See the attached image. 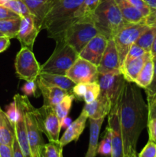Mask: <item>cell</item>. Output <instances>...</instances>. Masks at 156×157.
I'll use <instances>...</instances> for the list:
<instances>
[{
	"instance_id": "6",
	"label": "cell",
	"mask_w": 156,
	"mask_h": 157,
	"mask_svg": "<svg viewBox=\"0 0 156 157\" xmlns=\"http://www.w3.org/2000/svg\"><path fill=\"white\" fill-rule=\"evenodd\" d=\"M100 34L94 23L91 21H77L70 25L62 35L66 42L71 45L78 53L96 35Z\"/></svg>"
},
{
	"instance_id": "9",
	"label": "cell",
	"mask_w": 156,
	"mask_h": 157,
	"mask_svg": "<svg viewBox=\"0 0 156 157\" xmlns=\"http://www.w3.org/2000/svg\"><path fill=\"white\" fill-rule=\"evenodd\" d=\"M125 81L121 72L99 74L97 82L100 87L99 94L108 98L113 107L119 101Z\"/></svg>"
},
{
	"instance_id": "30",
	"label": "cell",
	"mask_w": 156,
	"mask_h": 157,
	"mask_svg": "<svg viewBox=\"0 0 156 157\" xmlns=\"http://www.w3.org/2000/svg\"><path fill=\"white\" fill-rule=\"evenodd\" d=\"M155 35L156 27L149 26L136 40V44L142 48L146 52H150Z\"/></svg>"
},
{
	"instance_id": "41",
	"label": "cell",
	"mask_w": 156,
	"mask_h": 157,
	"mask_svg": "<svg viewBox=\"0 0 156 157\" xmlns=\"http://www.w3.org/2000/svg\"><path fill=\"white\" fill-rule=\"evenodd\" d=\"M87 84L80 83V84H76L73 86L72 89V94H73L75 98H77L79 100H84V97L87 91Z\"/></svg>"
},
{
	"instance_id": "8",
	"label": "cell",
	"mask_w": 156,
	"mask_h": 157,
	"mask_svg": "<svg viewBox=\"0 0 156 157\" xmlns=\"http://www.w3.org/2000/svg\"><path fill=\"white\" fill-rule=\"evenodd\" d=\"M149 26L144 23H128L113 37L122 67L130 47ZM121 70V69H120Z\"/></svg>"
},
{
	"instance_id": "32",
	"label": "cell",
	"mask_w": 156,
	"mask_h": 157,
	"mask_svg": "<svg viewBox=\"0 0 156 157\" xmlns=\"http://www.w3.org/2000/svg\"><path fill=\"white\" fill-rule=\"evenodd\" d=\"M4 6L12 10L21 18L31 14L28 9L22 0H9L4 5Z\"/></svg>"
},
{
	"instance_id": "4",
	"label": "cell",
	"mask_w": 156,
	"mask_h": 157,
	"mask_svg": "<svg viewBox=\"0 0 156 157\" xmlns=\"http://www.w3.org/2000/svg\"><path fill=\"white\" fill-rule=\"evenodd\" d=\"M13 100L15 101L18 109L24 116L28 139L33 157H41V152L44 143L38 120V108H35L31 104L25 95L17 94L14 96Z\"/></svg>"
},
{
	"instance_id": "22",
	"label": "cell",
	"mask_w": 156,
	"mask_h": 157,
	"mask_svg": "<svg viewBox=\"0 0 156 157\" xmlns=\"http://www.w3.org/2000/svg\"><path fill=\"white\" fill-rule=\"evenodd\" d=\"M19 119H18V122L15 125V137H16L17 140H18L20 148H21L24 157H33L32 150H31L30 148V145H29L28 139L27 130H26L25 121H24V116H23L21 110H19Z\"/></svg>"
},
{
	"instance_id": "23",
	"label": "cell",
	"mask_w": 156,
	"mask_h": 157,
	"mask_svg": "<svg viewBox=\"0 0 156 157\" xmlns=\"http://www.w3.org/2000/svg\"><path fill=\"white\" fill-rule=\"evenodd\" d=\"M122 13V17L128 23H143L145 16L127 0H115Z\"/></svg>"
},
{
	"instance_id": "11",
	"label": "cell",
	"mask_w": 156,
	"mask_h": 157,
	"mask_svg": "<svg viewBox=\"0 0 156 157\" xmlns=\"http://www.w3.org/2000/svg\"><path fill=\"white\" fill-rule=\"evenodd\" d=\"M66 75L76 84L80 83L89 84L97 81L99 72L97 66L79 57L67 71Z\"/></svg>"
},
{
	"instance_id": "43",
	"label": "cell",
	"mask_w": 156,
	"mask_h": 157,
	"mask_svg": "<svg viewBox=\"0 0 156 157\" xmlns=\"http://www.w3.org/2000/svg\"><path fill=\"white\" fill-rule=\"evenodd\" d=\"M19 17L17 14L12 12L9 9L6 8L4 6H0V20L9 19V18H14ZM21 18V17H20Z\"/></svg>"
},
{
	"instance_id": "5",
	"label": "cell",
	"mask_w": 156,
	"mask_h": 157,
	"mask_svg": "<svg viewBox=\"0 0 156 157\" xmlns=\"http://www.w3.org/2000/svg\"><path fill=\"white\" fill-rule=\"evenodd\" d=\"M56 46L50 58L41 65V73L66 75L67 71L79 58V53L66 42L64 38L54 39Z\"/></svg>"
},
{
	"instance_id": "47",
	"label": "cell",
	"mask_w": 156,
	"mask_h": 157,
	"mask_svg": "<svg viewBox=\"0 0 156 157\" xmlns=\"http://www.w3.org/2000/svg\"><path fill=\"white\" fill-rule=\"evenodd\" d=\"M11 38L6 35H0V53L5 52L10 46Z\"/></svg>"
},
{
	"instance_id": "46",
	"label": "cell",
	"mask_w": 156,
	"mask_h": 157,
	"mask_svg": "<svg viewBox=\"0 0 156 157\" xmlns=\"http://www.w3.org/2000/svg\"><path fill=\"white\" fill-rule=\"evenodd\" d=\"M0 157H13L12 146L0 144Z\"/></svg>"
},
{
	"instance_id": "21",
	"label": "cell",
	"mask_w": 156,
	"mask_h": 157,
	"mask_svg": "<svg viewBox=\"0 0 156 157\" xmlns=\"http://www.w3.org/2000/svg\"><path fill=\"white\" fill-rule=\"evenodd\" d=\"M37 80L46 85L60 87L63 90H67L69 93H72V89L76 84L67 75H56V74L41 73Z\"/></svg>"
},
{
	"instance_id": "33",
	"label": "cell",
	"mask_w": 156,
	"mask_h": 157,
	"mask_svg": "<svg viewBox=\"0 0 156 157\" xmlns=\"http://www.w3.org/2000/svg\"><path fill=\"white\" fill-rule=\"evenodd\" d=\"M63 155V147L60 143L49 142L44 144L41 152V157H61Z\"/></svg>"
},
{
	"instance_id": "49",
	"label": "cell",
	"mask_w": 156,
	"mask_h": 157,
	"mask_svg": "<svg viewBox=\"0 0 156 157\" xmlns=\"http://www.w3.org/2000/svg\"><path fill=\"white\" fill-rule=\"evenodd\" d=\"M150 53H151V56L152 57L156 56V35L155 37H154V41H153V44H152V47H151Z\"/></svg>"
},
{
	"instance_id": "20",
	"label": "cell",
	"mask_w": 156,
	"mask_h": 157,
	"mask_svg": "<svg viewBox=\"0 0 156 157\" xmlns=\"http://www.w3.org/2000/svg\"><path fill=\"white\" fill-rule=\"evenodd\" d=\"M151 58H152L151 53L146 52L142 56L124 64L121 67L120 71L124 76L125 79L128 82L134 83L146 61Z\"/></svg>"
},
{
	"instance_id": "45",
	"label": "cell",
	"mask_w": 156,
	"mask_h": 157,
	"mask_svg": "<svg viewBox=\"0 0 156 157\" xmlns=\"http://www.w3.org/2000/svg\"><path fill=\"white\" fill-rule=\"evenodd\" d=\"M148 100V121L151 119L156 118V100L147 99Z\"/></svg>"
},
{
	"instance_id": "52",
	"label": "cell",
	"mask_w": 156,
	"mask_h": 157,
	"mask_svg": "<svg viewBox=\"0 0 156 157\" xmlns=\"http://www.w3.org/2000/svg\"><path fill=\"white\" fill-rule=\"evenodd\" d=\"M147 99H153V100H156V94L154 95L152 97H150V98H147Z\"/></svg>"
},
{
	"instance_id": "40",
	"label": "cell",
	"mask_w": 156,
	"mask_h": 157,
	"mask_svg": "<svg viewBox=\"0 0 156 157\" xmlns=\"http://www.w3.org/2000/svg\"><path fill=\"white\" fill-rule=\"evenodd\" d=\"M153 64H154V73H153V78L150 85L145 89L146 92L147 98H150L156 94V56L152 57Z\"/></svg>"
},
{
	"instance_id": "27",
	"label": "cell",
	"mask_w": 156,
	"mask_h": 157,
	"mask_svg": "<svg viewBox=\"0 0 156 157\" xmlns=\"http://www.w3.org/2000/svg\"><path fill=\"white\" fill-rule=\"evenodd\" d=\"M153 73H154V64H153L152 58H151L146 61L134 83L141 88L146 89L152 81Z\"/></svg>"
},
{
	"instance_id": "31",
	"label": "cell",
	"mask_w": 156,
	"mask_h": 157,
	"mask_svg": "<svg viewBox=\"0 0 156 157\" xmlns=\"http://www.w3.org/2000/svg\"><path fill=\"white\" fill-rule=\"evenodd\" d=\"M112 151V138H111V132L110 128L107 126L104 131L103 136H102V140L99 144H98L97 147V154L101 155L105 157L110 156Z\"/></svg>"
},
{
	"instance_id": "36",
	"label": "cell",
	"mask_w": 156,
	"mask_h": 157,
	"mask_svg": "<svg viewBox=\"0 0 156 157\" xmlns=\"http://www.w3.org/2000/svg\"><path fill=\"white\" fill-rule=\"evenodd\" d=\"M145 53H146V52H145L142 48H141L140 46L138 45L137 44L134 43V44L130 47L129 50H128V53H127L126 55V57H125V60H124V62L123 64H122V67L124 64H127V63H128L129 61H132V60L142 56V55H143Z\"/></svg>"
},
{
	"instance_id": "48",
	"label": "cell",
	"mask_w": 156,
	"mask_h": 157,
	"mask_svg": "<svg viewBox=\"0 0 156 157\" xmlns=\"http://www.w3.org/2000/svg\"><path fill=\"white\" fill-rule=\"evenodd\" d=\"M12 148H13V157H24L21 148H20L16 137H15V139H14Z\"/></svg>"
},
{
	"instance_id": "51",
	"label": "cell",
	"mask_w": 156,
	"mask_h": 157,
	"mask_svg": "<svg viewBox=\"0 0 156 157\" xmlns=\"http://www.w3.org/2000/svg\"><path fill=\"white\" fill-rule=\"evenodd\" d=\"M9 1V0H0V6H4V5Z\"/></svg>"
},
{
	"instance_id": "35",
	"label": "cell",
	"mask_w": 156,
	"mask_h": 157,
	"mask_svg": "<svg viewBox=\"0 0 156 157\" xmlns=\"http://www.w3.org/2000/svg\"><path fill=\"white\" fill-rule=\"evenodd\" d=\"M6 110L5 112H6V116L9 118V121L12 123V125L15 127L20 117V111L15 100H13V101L11 102L9 105L6 106Z\"/></svg>"
},
{
	"instance_id": "34",
	"label": "cell",
	"mask_w": 156,
	"mask_h": 157,
	"mask_svg": "<svg viewBox=\"0 0 156 157\" xmlns=\"http://www.w3.org/2000/svg\"><path fill=\"white\" fill-rule=\"evenodd\" d=\"M100 93V87L97 81L96 82H92L87 84V91L84 97V101L86 104H90V103L94 101Z\"/></svg>"
},
{
	"instance_id": "10",
	"label": "cell",
	"mask_w": 156,
	"mask_h": 157,
	"mask_svg": "<svg viewBox=\"0 0 156 157\" xmlns=\"http://www.w3.org/2000/svg\"><path fill=\"white\" fill-rule=\"evenodd\" d=\"M38 116L41 131L49 142L59 143L61 126L54 107L43 105L38 108Z\"/></svg>"
},
{
	"instance_id": "28",
	"label": "cell",
	"mask_w": 156,
	"mask_h": 157,
	"mask_svg": "<svg viewBox=\"0 0 156 157\" xmlns=\"http://www.w3.org/2000/svg\"><path fill=\"white\" fill-rule=\"evenodd\" d=\"M20 23V17L0 20V33L9 38H15L19 30Z\"/></svg>"
},
{
	"instance_id": "39",
	"label": "cell",
	"mask_w": 156,
	"mask_h": 157,
	"mask_svg": "<svg viewBox=\"0 0 156 157\" xmlns=\"http://www.w3.org/2000/svg\"><path fill=\"white\" fill-rule=\"evenodd\" d=\"M130 4L132 5L133 6L139 9L145 17L148 15V14L151 12V8L147 5L144 0H127Z\"/></svg>"
},
{
	"instance_id": "19",
	"label": "cell",
	"mask_w": 156,
	"mask_h": 157,
	"mask_svg": "<svg viewBox=\"0 0 156 157\" xmlns=\"http://www.w3.org/2000/svg\"><path fill=\"white\" fill-rule=\"evenodd\" d=\"M38 88L41 91V95L44 99V104L43 105L50 106V107H54L58 103L61 102L63 98L67 94H70L67 90H64L63 89L58 87H54V86H48L44 84L38 80Z\"/></svg>"
},
{
	"instance_id": "2",
	"label": "cell",
	"mask_w": 156,
	"mask_h": 157,
	"mask_svg": "<svg viewBox=\"0 0 156 157\" xmlns=\"http://www.w3.org/2000/svg\"><path fill=\"white\" fill-rule=\"evenodd\" d=\"M84 0H53L41 24L48 37L56 39L62 35L64 27Z\"/></svg>"
},
{
	"instance_id": "24",
	"label": "cell",
	"mask_w": 156,
	"mask_h": 157,
	"mask_svg": "<svg viewBox=\"0 0 156 157\" xmlns=\"http://www.w3.org/2000/svg\"><path fill=\"white\" fill-rule=\"evenodd\" d=\"M103 121L104 118L90 119V140L85 157H96L97 154L98 140Z\"/></svg>"
},
{
	"instance_id": "3",
	"label": "cell",
	"mask_w": 156,
	"mask_h": 157,
	"mask_svg": "<svg viewBox=\"0 0 156 157\" xmlns=\"http://www.w3.org/2000/svg\"><path fill=\"white\" fill-rule=\"evenodd\" d=\"M92 21L101 35L108 40L113 38L121 29L128 24L115 0H100Z\"/></svg>"
},
{
	"instance_id": "53",
	"label": "cell",
	"mask_w": 156,
	"mask_h": 157,
	"mask_svg": "<svg viewBox=\"0 0 156 157\" xmlns=\"http://www.w3.org/2000/svg\"><path fill=\"white\" fill-rule=\"evenodd\" d=\"M0 35H2V34H1V33H0Z\"/></svg>"
},
{
	"instance_id": "7",
	"label": "cell",
	"mask_w": 156,
	"mask_h": 157,
	"mask_svg": "<svg viewBox=\"0 0 156 157\" xmlns=\"http://www.w3.org/2000/svg\"><path fill=\"white\" fill-rule=\"evenodd\" d=\"M15 68L18 78L25 81H35L41 74V65L37 61L32 50L21 47L15 57Z\"/></svg>"
},
{
	"instance_id": "42",
	"label": "cell",
	"mask_w": 156,
	"mask_h": 157,
	"mask_svg": "<svg viewBox=\"0 0 156 157\" xmlns=\"http://www.w3.org/2000/svg\"><path fill=\"white\" fill-rule=\"evenodd\" d=\"M147 127H148L149 140L156 142V118L148 120Z\"/></svg>"
},
{
	"instance_id": "17",
	"label": "cell",
	"mask_w": 156,
	"mask_h": 157,
	"mask_svg": "<svg viewBox=\"0 0 156 157\" xmlns=\"http://www.w3.org/2000/svg\"><path fill=\"white\" fill-rule=\"evenodd\" d=\"M99 1L100 0H84L82 4L75 11L71 18L69 19V21L66 24L63 34H64V31L73 23L77 22V21H91V22H93L92 21L93 16L94 15V12L97 8L98 5H99ZM61 37H62V35ZM61 37H59V38H61Z\"/></svg>"
},
{
	"instance_id": "38",
	"label": "cell",
	"mask_w": 156,
	"mask_h": 157,
	"mask_svg": "<svg viewBox=\"0 0 156 157\" xmlns=\"http://www.w3.org/2000/svg\"><path fill=\"white\" fill-rule=\"evenodd\" d=\"M38 83L35 81H26L25 84L21 87V91L27 97H38Z\"/></svg>"
},
{
	"instance_id": "16",
	"label": "cell",
	"mask_w": 156,
	"mask_h": 157,
	"mask_svg": "<svg viewBox=\"0 0 156 157\" xmlns=\"http://www.w3.org/2000/svg\"><path fill=\"white\" fill-rule=\"evenodd\" d=\"M88 118L87 113L83 109L80 114L73 122L70 123L67 127V130L64 133L63 136L60 138V145L64 147L73 141H76L80 138V135L84 132L86 127V122Z\"/></svg>"
},
{
	"instance_id": "25",
	"label": "cell",
	"mask_w": 156,
	"mask_h": 157,
	"mask_svg": "<svg viewBox=\"0 0 156 157\" xmlns=\"http://www.w3.org/2000/svg\"><path fill=\"white\" fill-rule=\"evenodd\" d=\"M15 137V127L0 107V144L12 146Z\"/></svg>"
},
{
	"instance_id": "54",
	"label": "cell",
	"mask_w": 156,
	"mask_h": 157,
	"mask_svg": "<svg viewBox=\"0 0 156 157\" xmlns=\"http://www.w3.org/2000/svg\"><path fill=\"white\" fill-rule=\"evenodd\" d=\"M61 157H64V156H63V155H62V156H61Z\"/></svg>"
},
{
	"instance_id": "18",
	"label": "cell",
	"mask_w": 156,
	"mask_h": 157,
	"mask_svg": "<svg viewBox=\"0 0 156 157\" xmlns=\"http://www.w3.org/2000/svg\"><path fill=\"white\" fill-rule=\"evenodd\" d=\"M112 107L113 106L110 100L99 94L94 101L85 104L84 110L87 113L88 118L96 120L105 118L110 113Z\"/></svg>"
},
{
	"instance_id": "37",
	"label": "cell",
	"mask_w": 156,
	"mask_h": 157,
	"mask_svg": "<svg viewBox=\"0 0 156 157\" xmlns=\"http://www.w3.org/2000/svg\"><path fill=\"white\" fill-rule=\"evenodd\" d=\"M137 157H156V142L148 140Z\"/></svg>"
},
{
	"instance_id": "29",
	"label": "cell",
	"mask_w": 156,
	"mask_h": 157,
	"mask_svg": "<svg viewBox=\"0 0 156 157\" xmlns=\"http://www.w3.org/2000/svg\"><path fill=\"white\" fill-rule=\"evenodd\" d=\"M74 98H75L73 94H68L63 98L61 102L58 103L54 107L55 111H56L57 115H58V117L59 119L61 127H62V124L64 122V119L67 118V116H68L69 112H70V108H71L72 103H73Z\"/></svg>"
},
{
	"instance_id": "15",
	"label": "cell",
	"mask_w": 156,
	"mask_h": 157,
	"mask_svg": "<svg viewBox=\"0 0 156 157\" xmlns=\"http://www.w3.org/2000/svg\"><path fill=\"white\" fill-rule=\"evenodd\" d=\"M99 74L121 72L119 52L113 38L108 40L106 48L97 67Z\"/></svg>"
},
{
	"instance_id": "50",
	"label": "cell",
	"mask_w": 156,
	"mask_h": 157,
	"mask_svg": "<svg viewBox=\"0 0 156 157\" xmlns=\"http://www.w3.org/2000/svg\"><path fill=\"white\" fill-rule=\"evenodd\" d=\"M151 9H156V0H144Z\"/></svg>"
},
{
	"instance_id": "12",
	"label": "cell",
	"mask_w": 156,
	"mask_h": 157,
	"mask_svg": "<svg viewBox=\"0 0 156 157\" xmlns=\"http://www.w3.org/2000/svg\"><path fill=\"white\" fill-rule=\"evenodd\" d=\"M41 30V26L38 20L30 14L21 18L19 30L16 38L20 41L21 47H27L32 50L37 36Z\"/></svg>"
},
{
	"instance_id": "13",
	"label": "cell",
	"mask_w": 156,
	"mask_h": 157,
	"mask_svg": "<svg viewBox=\"0 0 156 157\" xmlns=\"http://www.w3.org/2000/svg\"><path fill=\"white\" fill-rule=\"evenodd\" d=\"M119 101L116 105L112 107L110 113H109L107 126L111 132L112 138V151L110 157H124L123 142L119 124Z\"/></svg>"
},
{
	"instance_id": "26",
	"label": "cell",
	"mask_w": 156,
	"mask_h": 157,
	"mask_svg": "<svg viewBox=\"0 0 156 157\" xmlns=\"http://www.w3.org/2000/svg\"><path fill=\"white\" fill-rule=\"evenodd\" d=\"M32 15L36 18L41 29V24L53 0H22Z\"/></svg>"
},
{
	"instance_id": "14",
	"label": "cell",
	"mask_w": 156,
	"mask_h": 157,
	"mask_svg": "<svg viewBox=\"0 0 156 157\" xmlns=\"http://www.w3.org/2000/svg\"><path fill=\"white\" fill-rule=\"evenodd\" d=\"M107 43L108 39L104 35L99 34L86 44L79 53V57L98 67L105 52Z\"/></svg>"
},
{
	"instance_id": "44",
	"label": "cell",
	"mask_w": 156,
	"mask_h": 157,
	"mask_svg": "<svg viewBox=\"0 0 156 157\" xmlns=\"http://www.w3.org/2000/svg\"><path fill=\"white\" fill-rule=\"evenodd\" d=\"M143 23L148 26L156 27V9H151V12L148 15L145 17Z\"/></svg>"
},
{
	"instance_id": "1",
	"label": "cell",
	"mask_w": 156,
	"mask_h": 157,
	"mask_svg": "<svg viewBox=\"0 0 156 157\" xmlns=\"http://www.w3.org/2000/svg\"><path fill=\"white\" fill-rule=\"evenodd\" d=\"M148 104L139 86L125 81L119 99V117L124 157H137L139 136L148 124Z\"/></svg>"
}]
</instances>
